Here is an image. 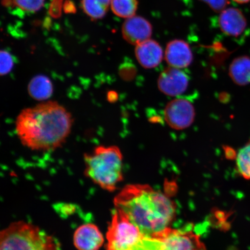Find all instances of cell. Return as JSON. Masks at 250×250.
<instances>
[{
    "label": "cell",
    "instance_id": "cell-1",
    "mask_svg": "<svg viewBox=\"0 0 250 250\" xmlns=\"http://www.w3.org/2000/svg\"><path fill=\"white\" fill-rule=\"evenodd\" d=\"M73 117L67 109L54 101L25 108L15 123L21 143L34 151H52L60 147L71 133Z\"/></svg>",
    "mask_w": 250,
    "mask_h": 250
},
{
    "label": "cell",
    "instance_id": "cell-2",
    "mask_svg": "<svg viewBox=\"0 0 250 250\" xmlns=\"http://www.w3.org/2000/svg\"><path fill=\"white\" fill-rule=\"evenodd\" d=\"M114 203L115 208L123 211L145 237H154L170 227L176 215L174 202L145 184L125 187Z\"/></svg>",
    "mask_w": 250,
    "mask_h": 250
},
{
    "label": "cell",
    "instance_id": "cell-3",
    "mask_svg": "<svg viewBox=\"0 0 250 250\" xmlns=\"http://www.w3.org/2000/svg\"><path fill=\"white\" fill-rule=\"evenodd\" d=\"M84 161L86 176L103 189L113 192L123 180V156L117 146H97Z\"/></svg>",
    "mask_w": 250,
    "mask_h": 250
},
{
    "label": "cell",
    "instance_id": "cell-4",
    "mask_svg": "<svg viewBox=\"0 0 250 250\" xmlns=\"http://www.w3.org/2000/svg\"><path fill=\"white\" fill-rule=\"evenodd\" d=\"M0 250H61L60 244L38 227L24 221L11 223L0 234Z\"/></svg>",
    "mask_w": 250,
    "mask_h": 250
},
{
    "label": "cell",
    "instance_id": "cell-5",
    "mask_svg": "<svg viewBox=\"0 0 250 250\" xmlns=\"http://www.w3.org/2000/svg\"><path fill=\"white\" fill-rule=\"evenodd\" d=\"M144 237L127 215L115 208L107 232V250H127Z\"/></svg>",
    "mask_w": 250,
    "mask_h": 250
},
{
    "label": "cell",
    "instance_id": "cell-6",
    "mask_svg": "<svg viewBox=\"0 0 250 250\" xmlns=\"http://www.w3.org/2000/svg\"><path fill=\"white\" fill-rule=\"evenodd\" d=\"M152 238L161 240L168 250H207L201 237L192 231L168 227Z\"/></svg>",
    "mask_w": 250,
    "mask_h": 250
},
{
    "label": "cell",
    "instance_id": "cell-7",
    "mask_svg": "<svg viewBox=\"0 0 250 250\" xmlns=\"http://www.w3.org/2000/svg\"><path fill=\"white\" fill-rule=\"evenodd\" d=\"M164 117L168 126L173 129H185L194 121L195 108L192 103L186 99H174L165 107Z\"/></svg>",
    "mask_w": 250,
    "mask_h": 250
},
{
    "label": "cell",
    "instance_id": "cell-8",
    "mask_svg": "<svg viewBox=\"0 0 250 250\" xmlns=\"http://www.w3.org/2000/svg\"><path fill=\"white\" fill-rule=\"evenodd\" d=\"M189 84V78L183 71L173 67H168L159 76L158 88L165 95L176 96L186 92Z\"/></svg>",
    "mask_w": 250,
    "mask_h": 250
},
{
    "label": "cell",
    "instance_id": "cell-9",
    "mask_svg": "<svg viewBox=\"0 0 250 250\" xmlns=\"http://www.w3.org/2000/svg\"><path fill=\"white\" fill-rule=\"evenodd\" d=\"M122 34L126 42L136 46L151 38L152 26L145 18L134 15L125 21Z\"/></svg>",
    "mask_w": 250,
    "mask_h": 250
},
{
    "label": "cell",
    "instance_id": "cell-10",
    "mask_svg": "<svg viewBox=\"0 0 250 250\" xmlns=\"http://www.w3.org/2000/svg\"><path fill=\"white\" fill-rule=\"evenodd\" d=\"M218 25L222 32L234 38L241 36L245 32L248 22L243 12L236 8H228L220 12Z\"/></svg>",
    "mask_w": 250,
    "mask_h": 250
},
{
    "label": "cell",
    "instance_id": "cell-11",
    "mask_svg": "<svg viewBox=\"0 0 250 250\" xmlns=\"http://www.w3.org/2000/svg\"><path fill=\"white\" fill-rule=\"evenodd\" d=\"M98 227L86 224L78 227L74 234V244L78 250H99L104 243Z\"/></svg>",
    "mask_w": 250,
    "mask_h": 250
},
{
    "label": "cell",
    "instance_id": "cell-12",
    "mask_svg": "<svg viewBox=\"0 0 250 250\" xmlns=\"http://www.w3.org/2000/svg\"><path fill=\"white\" fill-rule=\"evenodd\" d=\"M165 56L167 64L177 68L187 67L193 61V54L189 45L181 40H174L168 42Z\"/></svg>",
    "mask_w": 250,
    "mask_h": 250
},
{
    "label": "cell",
    "instance_id": "cell-13",
    "mask_svg": "<svg viewBox=\"0 0 250 250\" xmlns=\"http://www.w3.org/2000/svg\"><path fill=\"white\" fill-rule=\"evenodd\" d=\"M135 55L140 64L145 68H153L161 63L164 52L156 41L149 39L136 46Z\"/></svg>",
    "mask_w": 250,
    "mask_h": 250
},
{
    "label": "cell",
    "instance_id": "cell-14",
    "mask_svg": "<svg viewBox=\"0 0 250 250\" xmlns=\"http://www.w3.org/2000/svg\"><path fill=\"white\" fill-rule=\"evenodd\" d=\"M229 75L234 83L245 86L250 83V58L239 56L234 59L229 66Z\"/></svg>",
    "mask_w": 250,
    "mask_h": 250
},
{
    "label": "cell",
    "instance_id": "cell-15",
    "mask_svg": "<svg viewBox=\"0 0 250 250\" xmlns=\"http://www.w3.org/2000/svg\"><path fill=\"white\" fill-rule=\"evenodd\" d=\"M54 87L51 80L43 75L32 78L28 85V92L31 98L38 101H45L51 98Z\"/></svg>",
    "mask_w": 250,
    "mask_h": 250
},
{
    "label": "cell",
    "instance_id": "cell-16",
    "mask_svg": "<svg viewBox=\"0 0 250 250\" xmlns=\"http://www.w3.org/2000/svg\"><path fill=\"white\" fill-rule=\"evenodd\" d=\"M110 6L111 0H81L84 13L92 20L104 18Z\"/></svg>",
    "mask_w": 250,
    "mask_h": 250
},
{
    "label": "cell",
    "instance_id": "cell-17",
    "mask_svg": "<svg viewBox=\"0 0 250 250\" xmlns=\"http://www.w3.org/2000/svg\"><path fill=\"white\" fill-rule=\"evenodd\" d=\"M138 4L137 0H111L110 8L117 17L128 19L135 15Z\"/></svg>",
    "mask_w": 250,
    "mask_h": 250
},
{
    "label": "cell",
    "instance_id": "cell-18",
    "mask_svg": "<svg viewBox=\"0 0 250 250\" xmlns=\"http://www.w3.org/2000/svg\"><path fill=\"white\" fill-rule=\"evenodd\" d=\"M236 167L243 178L250 180V142L239 150L236 156Z\"/></svg>",
    "mask_w": 250,
    "mask_h": 250
},
{
    "label": "cell",
    "instance_id": "cell-19",
    "mask_svg": "<svg viewBox=\"0 0 250 250\" xmlns=\"http://www.w3.org/2000/svg\"><path fill=\"white\" fill-rule=\"evenodd\" d=\"M127 250H168L165 244L157 239L144 237Z\"/></svg>",
    "mask_w": 250,
    "mask_h": 250
},
{
    "label": "cell",
    "instance_id": "cell-20",
    "mask_svg": "<svg viewBox=\"0 0 250 250\" xmlns=\"http://www.w3.org/2000/svg\"><path fill=\"white\" fill-rule=\"evenodd\" d=\"M14 5L24 11L36 12L44 5L45 0H12Z\"/></svg>",
    "mask_w": 250,
    "mask_h": 250
},
{
    "label": "cell",
    "instance_id": "cell-21",
    "mask_svg": "<svg viewBox=\"0 0 250 250\" xmlns=\"http://www.w3.org/2000/svg\"><path fill=\"white\" fill-rule=\"evenodd\" d=\"M14 66V58L10 53L2 50L1 51V75L5 76L10 73Z\"/></svg>",
    "mask_w": 250,
    "mask_h": 250
},
{
    "label": "cell",
    "instance_id": "cell-22",
    "mask_svg": "<svg viewBox=\"0 0 250 250\" xmlns=\"http://www.w3.org/2000/svg\"><path fill=\"white\" fill-rule=\"evenodd\" d=\"M207 4L215 12H221L229 4V0H201Z\"/></svg>",
    "mask_w": 250,
    "mask_h": 250
},
{
    "label": "cell",
    "instance_id": "cell-23",
    "mask_svg": "<svg viewBox=\"0 0 250 250\" xmlns=\"http://www.w3.org/2000/svg\"><path fill=\"white\" fill-rule=\"evenodd\" d=\"M233 1L239 3V4H246V3L250 2V0H233Z\"/></svg>",
    "mask_w": 250,
    "mask_h": 250
}]
</instances>
